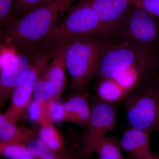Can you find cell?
<instances>
[{
    "label": "cell",
    "instance_id": "8fae6325",
    "mask_svg": "<svg viewBox=\"0 0 159 159\" xmlns=\"http://www.w3.org/2000/svg\"><path fill=\"white\" fill-rule=\"evenodd\" d=\"M151 133L130 127L123 134L120 146L130 154L133 159H155L149 147Z\"/></svg>",
    "mask_w": 159,
    "mask_h": 159
},
{
    "label": "cell",
    "instance_id": "9a60e30c",
    "mask_svg": "<svg viewBox=\"0 0 159 159\" xmlns=\"http://www.w3.org/2000/svg\"><path fill=\"white\" fill-rule=\"evenodd\" d=\"M39 139L49 148L61 155L66 159H79L68 151L66 142L54 123L48 121L40 125Z\"/></svg>",
    "mask_w": 159,
    "mask_h": 159
},
{
    "label": "cell",
    "instance_id": "5bb4252c",
    "mask_svg": "<svg viewBox=\"0 0 159 159\" xmlns=\"http://www.w3.org/2000/svg\"><path fill=\"white\" fill-rule=\"evenodd\" d=\"M38 130L27 128L13 123L0 115V145L20 144L27 145L32 139L38 137Z\"/></svg>",
    "mask_w": 159,
    "mask_h": 159
},
{
    "label": "cell",
    "instance_id": "83f0119b",
    "mask_svg": "<svg viewBox=\"0 0 159 159\" xmlns=\"http://www.w3.org/2000/svg\"><path fill=\"white\" fill-rule=\"evenodd\" d=\"M97 159H130L128 158H125L122 157L121 158H113V157H99V158Z\"/></svg>",
    "mask_w": 159,
    "mask_h": 159
},
{
    "label": "cell",
    "instance_id": "4316f807",
    "mask_svg": "<svg viewBox=\"0 0 159 159\" xmlns=\"http://www.w3.org/2000/svg\"><path fill=\"white\" fill-rule=\"evenodd\" d=\"M18 159H38L33 156H26Z\"/></svg>",
    "mask_w": 159,
    "mask_h": 159
},
{
    "label": "cell",
    "instance_id": "6da1fadb",
    "mask_svg": "<svg viewBox=\"0 0 159 159\" xmlns=\"http://www.w3.org/2000/svg\"><path fill=\"white\" fill-rule=\"evenodd\" d=\"M74 0H52L16 19L4 36L17 50L41 45Z\"/></svg>",
    "mask_w": 159,
    "mask_h": 159
},
{
    "label": "cell",
    "instance_id": "3957f363",
    "mask_svg": "<svg viewBox=\"0 0 159 159\" xmlns=\"http://www.w3.org/2000/svg\"><path fill=\"white\" fill-rule=\"evenodd\" d=\"M99 34H104L99 17L88 3L82 0L57 23L41 48L54 50L78 38Z\"/></svg>",
    "mask_w": 159,
    "mask_h": 159
},
{
    "label": "cell",
    "instance_id": "ffe728a7",
    "mask_svg": "<svg viewBox=\"0 0 159 159\" xmlns=\"http://www.w3.org/2000/svg\"><path fill=\"white\" fill-rule=\"evenodd\" d=\"M139 64L128 69L115 79L129 93L135 87L140 79L142 68Z\"/></svg>",
    "mask_w": 159,
    "mask_h": 159
},
{
    "label": "cell",
    "instance_id": "d6986e66",
    "mask_svg": "<svg viewBox=\"0 0 159 159\" xmlns=\"http://www.w3.org/2000/svg\"><path fill=\"white\" fill-rule=\"evenodd\" d=\"M27 146L30 152L38 159H66L58 152L49 148L38 137L31 140Z\"/></svg>",
    "mask_w": 159,
    "mask_h": 159
},
{
    "label": "cell",
    "instance_id": "cb8c5ba5",
    "mask_svg": "<svg viewBox=\"0 0 159 159\" xmlns=\"http://www.w3.org/2000/svg\"><path fill=\"white\" fill-rule=\"evenodd\" d=\"M47 107L38 105L32 101L27 112L31 121L38 123L39 126L50 121L47 116Z\"/></svg>",
    "mask_w": 159,
    "mask_h": 159
},
{
    "label": "cell",
    "instance_id": "e0dca14e",
    "mask_svg": "<svg viewBox=\"0 0 159 159\" xmlns=\"http://www.w3.org/2000/svg\"><path fill=\"white\" fill-rule=\"evenodd\" d=\"M55 88L50 81L41 75L34 86L33 102L44 107L55 99Z\"/></svg>",
    "mask_w": 159,
    "mask_h": 159
},
{
    "label": "cell",
    "instance_id": "d4e9b609",
    "mask_svg": "<svg viewBox=\"0 0 159 159\" xmlns=\"http://www.w3.org/2000/svg\"><path fill=\"white\" fill-rule=\"evenodd\" d=\"M130 6L147 11L159 18V0H129Z\"/></svg>",
    "mask_w": 159,
    "mask_h": 159
},
{
    "label": "cell",
    "instance_id": "603a6c76",
    "mask_svg": "<svg viewBox=\"0 0 159 159\" xmlns=\"http://www.w3.org/2000/svg\"><path fill=\"white\" fill-rule=\"evenodd\" d=\"M16 0H0V23L1 27L6 30L14 21V11Z\"/></svg>",
    "mask_w": 159,
    "mask_h": 159
},
{
    "label": "cell",
    "instance_id": "7402d4cb",
    "mask_svg": "<svg viewBox=\"0 0 159 159\" xmlns=\"http://www.w3.org/2000/svg\"><path fill=\"white\" fill-rule=\"evenodd\" d=\"M0 153L9 159H18L26 156H33L27 145L20 144L0 145Z\"/></svg>",
    "mask_w": 159,
    "mask_h": 159
},
{
    "label": "cell",
    "instance_id": "2e32d148",
    "mask_svg": "<svg viewBox=\"0 0 159 159\" xmlns=\"http://www.w3.org/2000/svg\"><path fill=\"white\" fill-rule=\"evenodd\" d=\"M128 94V92L114 79H101L97 87V95L99 100L108 103H115L124 100Z\"/></svg>",
    "mask_w": 159,
    "mask_h": 159
},
{
    "label": "cell",
    "instance_id": "277c9868",
    "mask_svg": "<svg viewBox=\"0 0 159 159\" xmlns=\"http://www.w3.org/2000/svg\"><path fill=\"white\" fill-rule=\"evenodd\" d=\"M54 54V50L38 48L25 78L11 94V102L3 115L10 122L17 123L26 112L33 100L34 86Z\"/></svg>",
    "mask_w": 159,
    "mask_h": 159
},
{
    "label": "cell",
    "instance_id": "8992f818",
    "mask_svg": "<svg viewBox=\"0 0 159 159\" xmlns=\"http://www.w3.org/2000/svg\"><path fill=\"white\" fill-rule=\"evenodd\" d=\"M117 111L114 103L99 100L92 107L90 119L81 149V157L89 155L91 148L97 142L106 136L116 127Z\"/></svg>",
    "mask_w": 159,
    "mask_h": 159
},
{
    "label": "cell",
    "instance_id": "4fadbf2b",
    "mask_svg": "<svg viewBox=\"0 0 159 159\" xmlns=\"http://www.w3.org/2000/svg\"><path fill=\"white\" fill-rule=\"evenodd\" d=\"M64 121L88 127L90 119L92 107L90 105L88 95L81 93L74 96L63 103Z\"/></svg>",
    "mask_w": 159,
    "mask_h": 159
},
{
    "label": "cell",
    "instance_id": "f546056e",
    "mask_svg": "<svg viewBox=\"0 0 159 159\" xmlns=\"http://www.w3.org/2000/svg\"><path fill=\"white\" fill-rule=\"evenodd\" d=\"M157 84L159 86V77L158 79L157 82Z\"/></svg>",
    "mask_w": 159,
    "mask_h": 159
},
{
    "label": "cell",
    "instance_id": "7c38bea8",
    "mask_svg": "<svg viewBox=\"0 0 159 159\" xmlns=\"http://www.w3.org/2000/svg\"><path fill=\"white\" fill-rule=\"evenodd\" d=\"M66 45L54 49V54L51 63L45 69L42 75L54 85L55 89V99H59L66 85V67L65 61Z\"/></svg>",
    "mask_w": 159,
    "mask_h": 159
},
{
    "label": "cell",
    "instance_id": "ac0fdd59",
    "mask_svg": "<svg viewBox=\"0 0 159 159\" xmlns=\"http://www.w3.org/2000/svg\"><path fill=\"white\" fill-rule=\"evenodd\" d=\"M96 153L100 157H122L119 145L112 139L106 136L99 140L91 148L89 155Z\"/></svg>",
    "mask_w": 159,
    "mask_h": 159
},
{
    "label": "cell",
    "instance_id": "44dd1931",
    "mask_svg": "<svg viewBox=\"0 0 159 159\" xmlns=\"http://www.w3.org/2000/svg\"><path fill=\"white\" fill-rule=\"evenodd\" d=\"M52 0H16L13 15L15 19L48 3Z\"/></svg>",
    "mask_w": 159,
    "mask_h": 159
},
{
    "label": "cell",
    "instance_id": "ba28073f",
    "mask_svg": "<svg viewBox=\"0 0 159 159\" xmlns=\"http://www.w3.org/2000/svg\"><path fill=\"white\" fill-rule=\"evenodd\" d=\"M139 59L136 52L126 46L116 48L105 53L103 51L98 74L101 79H116L128 69L139 63Z\"/></svg>",
    "mask_w": 159,
    "mask_h": 159
},
{
    "label": "cell",
    "instance_id": "52a82bcc",
    "mask_svg": "<svg viewBox=\"0 0 159 159\" xmlns=\"http://www.w3.org/2000/svg\"><path fill=\"white\" fill-rule=\"evenodd\" d=\"M38 48L30 50H17L15 56L8 63L0 67V106L3 107L15 89L29 73L35 51Z\"/></svg>",
    "mask_w": 159,
    "mask_h": 159
},
{
    "label": "cell",
    "instance_id": "1f68e13d",
    "mask_svg": "<svg viewBox=\"0 0 159 159\" xmlns=\"http://www.w3.org/2000/svg\"></svg>",
    "mask_w": 159,
    "mask_h": 159
},
{
    "label": "cell",
    "instance_id": "30bf717a",
    "mask_svg": "<svg viewBox=\"0 0 159 159\" xmlns=\"http://www.w3.org/2000/svg\"><path fill=\"white\" fill-rule=\"evenodd\" d=\"M136 9L129 21V34L139 42H154L158 36L159 29L153 16L144 10Z\"/></svg>",
    "mask_w": 159,
    "mask_h": 159
},
{
    "label": "cell",
    "instance_id": "4dcf8cb0",
    "mask_svg": "<svg viewBox=\"0 0 159 159\" xmlns=\"http://www.w3.org/2000/svg\"><path fill=\"white\" fill-rule=\"evenodd\" d=\"M157 130H158L159 131V124H158V125L157 128Z\"/></svg>",
    "mask_w": 159,
    "mask_h": 159
},
{
    "label": "cell",
    "instance_id": "9c48e42d",
    "mask_svg": "<svg viewBox=\"0 0 159 159\" xmlns=\"http://www.w3.org/2000/svg\"><path fill=\"white\" fill-rule=\"evenodd\" d=\"M96 12L103 30L108 33L131 6L129 0H85Z\"/></svg>",
    "mask_w": 159,
    "mask_h": 159
},
{
    "label": "cell",
    "instance_id": "f1b7e54d",
    "mask_svg": "<svg viewBox=\"0 0 159 159\" xmlns=\"http://www.w3.org/2000/svg\"><path fill=\"white\" fill-rule=\"evenodd\" d=\"M155 157H156L155 159H159V155H157V156L155 155Z\"/></svg>",
    "mask_w": 159,
    "mask_h": 159
},
{
    "label": "cell",
    "instance_id": "5b68a950",
    "mask_svg": "<svg viewBox=\"0 0 159 159\" xmlns=\"http://www.w3.org/2000/svg\"><path fill=\"white\" fill-rule=\"evenodd\" d=\"M124 100L126 118L130 127L150 133L157 130L159 123L158 84L129 93Z\"/></svg>",
    "mask_w": 159,
    "mask_h": 159
},
{
    "label": "cell",
    "instance_id": "484cf974",
    "mask_svg": "<svg viewBox=\"0 0 159 159\" xmlns=\"http://www.w3.org/2000/svg\"><path fill=\"white\" fill-rule=\"evenodd\" d=\"M47 113L48 119L53 123L64 121L63 103L60 102L59 99H54L47 106Z\"/></svg>",
    "mask_w": 159,
    "mask_h": 159
},
{
    "label": "cell",
    "instance_id": "7a4b0ae2",
    "mask_svg": "<svg viewBox=\"0 0 159 159\" xmlns=\"http://www.w3.org/2000/svg\"><path fill=\"white\" fill-rule=\"evenodd\" d=\"M91 35L78 38L66 45L65 61L71 79V89L74 94L84 91L98 74L103 52L102 42Z\"/></svg>",
    "mask_w": 159,
    "mask_h": 159
}]
</instances>
